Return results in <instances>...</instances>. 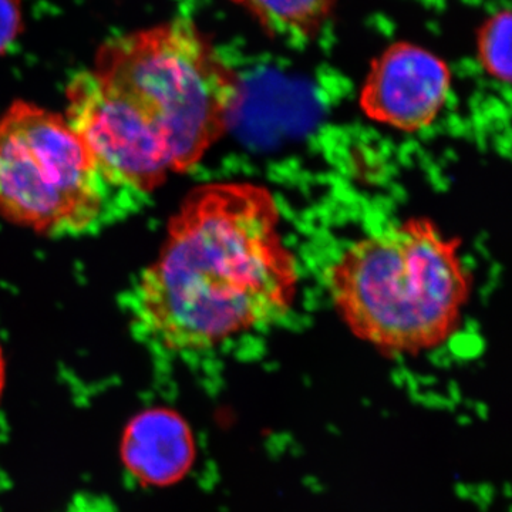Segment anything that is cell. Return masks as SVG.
Returning <instances> with one entry per match:
<instances>
[{"label":"cell","instance_id":"obj_9","mask_svg":"<svg viewBox=\"0 0 512 512\" xmlns=\"http://www.w3.org/2000/svg\"><path fill=\"white\" fill-rule=\"evenodd\" d=\"M511 10L503 9L485 19L477 33V59L495 82H511Z\"/></svg>","mask_w":512,"mask_h":512},{"label":"cell","instance_id":"obj_7","mask_svg":"<svg viewBox=\"0 0 512 512\" xmlns=\"http://www.w3.org/2000/svg\"><path fill=\"white\" fill-rule=\"evenodd\" d=\"M126 456L138 476L170 483L191 467L194 439L187 424L174 413H147L128 430Z\"/></svg>","mask_w":512,"mask_h":512},{"label":"cell","instance_id":"obj_5","mask_svg":"<svg viewBox=\"0 0 512 512\" xmlns=\"http://www.w3.org/2000/svg\"><path fill=\"white\" fill-rule=\"evenodd\" d=\"M66 119L120 191L147 194L173 173L157 134L93 72L79 74L70 83Z\"/></svg>","mask_w":512,"mask_h":512},{"label":"cell","instance_id":"obj_4","mask_svg":"<svg viewBox=\"0 0 512 512\" xmlns=\"http://www.w3.org/2000/svg\"><path fill=\"white\" fill-rule=\"evenodd\" d=\"M119 195L66 117L18 101L0 117V215L49 237L114 217Z\"/></svg>","mask_w":512,"mask_h":512},{"label":"cell","instance_id":"obj_2","mask_svg":"<svg viewBox=\"0 0 512 512\" xmlns=\"http://www.w3.org/2000/svg\"><path fill=\"white\" fill-rule=\"evenodd\" d=\"M460 245L429 218L360 239L330 266L336 311L356 338L386 355L440 348L460 328L473 289Z\"/></svg>","mask_w":512,"mask_h":512},{"label":"cell","instance_id":"obj_10","mask_svg":"<svg viewBox=\"0 0 512 512\" xmlns=\"http://www.w3.org/2000/svg\"><path fill=\"white\" fill-rule=\"evenodd\" d=\"M19 15L13 0H0V50L12 42L18 30Z\"/></svg>","mask_w":512,"mask_h":512},{"label":"cell","instance_id":"obj_3","mask_svg":"<svg viewBox=\"0 0 512 512\" xmlns=\"http://www.w3.org/2000/svg\"><path fill=\"white\" fill-rule=\"evenodd\" d=\"M93 74L157 134L173 173L200 163L244 100L234 67L183 19L111 40Z\"/></svg>","mask_w":512,"mask_h":512},{"label":"cell","instance_id":"obj_8","mask_svg":"<svg viewBox=\"0 0 512 512\" xmlns=\"http://www.w3.org/2000/svg\"><path fill=\"white\" fill-rule=\"evenodd\" d=\"M276 40L306 46L330 22L338 0H231Z\"/></svg>","mask_w":512,"mask_h":512},{"label":"cell","instance_id":"obj_1","mask_svg":"<svg viewBox=\"0 0 512 512\" xmlns=\"http://www.w3.org/2000/svg\"><path fill=\"white\" fill-rule=\"evenodd\" d=\"M298 288V262L271 190L202 185L171 218L157 258L138 278L131 318L157 348L202 352L282 318Z\"/></svg>","mask_w":512,"mask_h":512},{"label":"cell","instance_id":"obj_6","mask_svg":"<svg viewBox=\"0 0 512 512\" xmlns=\"http://www.w3.org/2000/svg\"><path fill=\"white\" fill-rule=\"evenodd\" d=\"M451 83L450 67L436 53L410 42L393 43L370 64L360 109L383 126L417 133L440 116Z\"/></svg>","mask_w":512,"mask_h":512},{"label":"cell","instance_id":"obj_11","mask_svg":"<svg viewBox=\"0 0 512 512\" xmlns=\"http://www.w3.org/2000/svg\"><path fill=\"white\" fill-rule=\"evenodd\" d=\"M5 380H6L5 356H3L2 346H0V400H2L3 390H5Z\"/></svg>","mask_w":512,"mask_h":512}]
</instances>
